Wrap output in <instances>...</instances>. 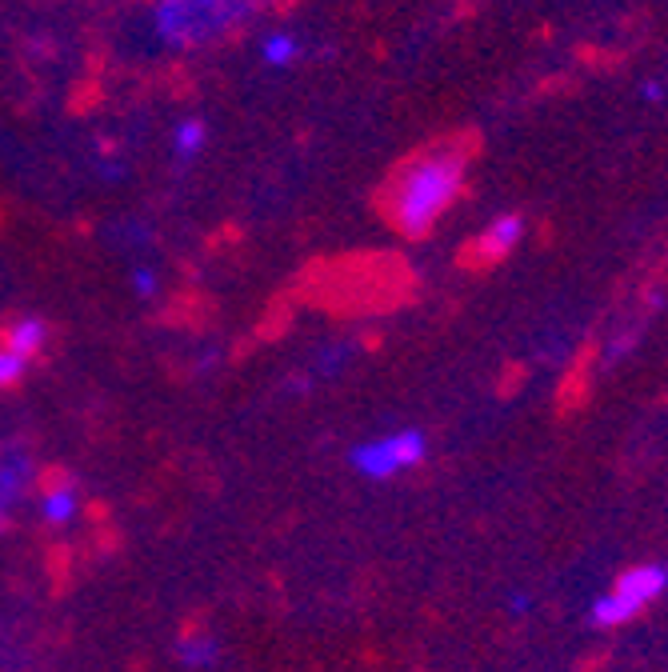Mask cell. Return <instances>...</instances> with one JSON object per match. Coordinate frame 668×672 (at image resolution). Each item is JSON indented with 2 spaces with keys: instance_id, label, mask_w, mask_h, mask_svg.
Masks as SVG:
<instances>
[{
  "instance_id": "8",
  "label": "cell",
  "mask_w": 668,
  "mask_h": 672,
  "mask_svg": "<svg viewBox=\"0 0 668 672\" xmlns=\"http://www.w3.org/2000/svg\"><path fill=\"white\" fill-rule=\"evenodd\" d=\"M204 140H208V124H204L200 116H184V120L172 128V156H176L180 164H188V160L200 156Z\"/></svg>"
},
{
  "instance_id": "15",
  "label": "cell",
  "mask_w": 668,
  "mask_h": 672,
  "mask_svg": "<svg viewBox=\"0 0 668 672\" xmlns=\"http://www.w3.org/2000/svg\"><path fill=\"white\" fill-rule=\"evenodd\" d=\"M664 580H668V568H664Z\"/></svg>"
},
{
  "instance_id": "7",
  "label": "cell",
  "mask_w": 668,
  "mask_h": 672,
  "mask_svg": "<svg viewBox=\"0 0 668 672\" xmlns=\"http://www.w3.org/2000/svg\"><path fill=\"white\" fill-rule=\"evenodd\" d=\"M44 340H48V328H44V320H36V316H20V320H12L8 332H4V348L16 352V356H24V360H32V356L44 348Z\"/></svg>"
},
{
  "instance_id": "11",
  "label": "cell",
  "mask_w": 668,
  "mask_h": 672,
  "mask_svg": "<svg viewBox=\"0 0 668 672\" xmlns=\"http://www.w3.org/2000/svg\"><path fill=\"white\" fill-rule=\"evenodd\" d=\"M24 476H28V464H24V460H8V464L0 468V512L20 496Z\"/></svg>"
},
{
  "instance_id": "14",
  "label": "cell",
  "mask_w": 668,
  "mask_h": 672,
  "mask_svg": "<svg viewBox=\"0 0 668 672\" xmlns=\"http://www.w3.org/2000/svg\"><path fill=\"white\" fill-rule=\"evenodd\" d=\"M640 92H644V100H660V96H664V84H660V80H644Z\"/></svg>"
},
{
  "instance_id": "10",
  "label": "cell",
  "mask_w": 668,
  "mask_h": 672,
  "mask_svg": "<svg viewBox=\"0 0 668 672\" xmlns=\"http://www.w3.org/2000/svg\"><path fill=\"white\" fill-rule=\"evenodd\" d=\"M180 660L188 668H212L220 660V648H216L212 636H184L180 640Z\"/></svg>"
},
{
  "instance_id": "4",
  "label": "cell",
  "mask_w": 668,
  "mask_h": 672,
  "mask_svg": "<svg viewBox=\"0 0 668 672\" xmlns=\"http://www.w3.org/2000/svg\"><path fill=\"white\" fill-rule=\"evenodd\" d=\"M420 460H424V432L420 428H400V432H388V436H376V440L352 448V468L364 472L368 480H388Z\"/></svg>"
},
{
  "instance_id": "2",
  "label": "cell",
  "mask_w": 668,
  "mask_h": 672,
  "mask_svg": "<svg viewBox=\"0 0 668 672\" xmlns=\"http://www.w3.org/2000/svg\"><path fill=\"white\" fill-rule=\"evenodd\" d=\"M268 4L272 0H156L152 28L168 48L192 52V48H208V44L236 36Z\"/></svg>"
},
{
  "instance_id": "9",
  "label": "cell",
  "mask_w": 668,
  "mask_h": 672,
  "mask_svg": "<svg viewBox=\"0 0 668 672\" xmlns=\"http://www.w3.org/2000/svg\"><path fill=\"white\" fill-rule=\"evenodd\" d=\"M76 508H80V500H76V488H68V484H56L40 496V516L48 524H68L76 516Z\"/></svg>"
},
{
  "instance_id": "5",
  "label": "cell",
  "mask_w": 668,
  "mask_h": 672,
  "mask_svg": "<svg viewBox=\"0 0 668 672\" xmlns=\"http://www.w3.org/2000/svg\"><path fill=\"white\" fill-rule=\"evenodd\" d=\"M524 240V216L520 212H500L480 236H476V244H472V252H476V260H504L516 244Z\"/></svg>"
},
{
  "instance_id": "12",
  "label": "cell",
  "mask_w": 668,
  "mask_h": 672,
  "mask_svg": "<svg viewBox=\"0 0 668 672\" xmlns=\"http://www.w3.org/2000/svg\"><path fill=\"white\" fill-rule=\"evenodd\" d=\"M28 364H32V360H24V356H16V352H8V348L0 344V388H12V384L28 372Z\"/></svg>"
},
{
  "instance_id": "1",
  "label": "cell",
  "mask_w": 668,
  "mask_h": 672,
  "mask_svg": "<svg viewBox=\"0 0 668 672\" xmlns=\"http://www.w3.org/2000/svg\"><path fill=\"white\" fill-rule=\"evenodd\" d=\"M464 176H468V156L456 144L420 152L416 160H408L400 168V176L388 188V216H392V224L404 236H412V240L428 236L436 228V220L464 192Z\"/></svg>"
},
{
  "instance_id": "3",
  "label": "cell",
  "mask_w": 668,
  "mask_h": 672,
  "mask_svg": "<svg viewBox=\"0 0 668 672\" xmlns=\"http://www.w3.org/2000/svg\"><path fill=\"white\" fill-rule=\"evenodd\" d=\"M664 588H668L664 568H652V564L628 568V572L612 584V592L600 596V600L592 604V624H600V628H616V624L632 620L640 608H648Z\"/></svg>"
},
{
  "instance_id": "6",
  "label": "cell",
  "mask_w": 668,
  "mask_h": 672,
  "mask_svg": "<svg viewBox=\"0 0 668 672\" xmlns=\"http://www.w3.org/2000/svg\"><path fill=\"white\" fill-rule=\"evenodd\" d=\"M304 56V44L296 32H284V28H272L260 36V60L268 68H292L296 60Z\"/></svg>"
},
{
  "instance_id": "13",
  "label": "cell",
  "mask_w": 668,
  "mask_h": 672,
  "mask_svg": "<svg viewBox=\"0 0 668 672\" xmlns=\"http://www.w3.org/2000/svg\"><path fill=\"white\" fill-rule=\"evenodd\" d=\"M132 288H136V296H156V272L152 268H144V264H136L132 268Z\"/></svg>"
}]
</instances>
